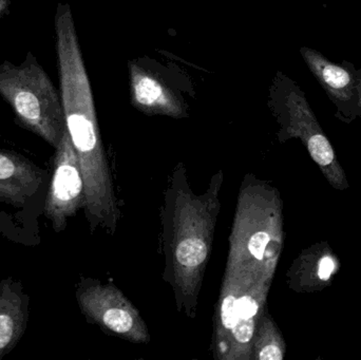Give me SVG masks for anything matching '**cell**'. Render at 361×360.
Instances as JSON below:
<instances>
[{
	"label": "cell",
	"instance_id": "7",
	"mask_svg": "<svg viewBox=\"0 0 361 360\" xmlns=\"http://www.w3.org/2000/svg\"><path fill=\"white\" fill-rule=\"evenodd\" d=\"M80 312L106 333L133 344H148L150 334L137 309L116 285L82 278L76 290Z\"/></svg>",
	"mask_w": 361,
	"mask_h": 360
},
{
	"label": "cell",
	"instance_id": "4",
	"mask_svg": "<svg viewBox=\"0 0 361 360\" xmlns=\"http://www.w3.org/2000/svg\"><path fill=\"white\" fill-rule=\"evenodd\" d=\"M273 275L250 266H226L214 315L212 352L218 360H252L255 332Z\"/></svg>",
	"mask_w": 361,
	"mask_h": 360
},
{
	"label": "cell",
	"instance_id": "11",
	"mask_svg": "<svg viewBox=\"0 0 361 360\" xmlns=\"http://www.w3.org/2000/svg\"><path fill=\"white\" fill-rule=\"evenodd\" d=\"M341 270L338 256L326 241L302 249L286 272V285L296 293H318L331 287Z\"/></svg>",
	"mask_w": 361,
	"mask_h": 360
},
{
	"label": "cell",
	"instance_id": "12",
	"mask_svg": "<svg viewBox=\"0 0 361 360\" xmlns=\"http://www.w3.org/2000/svg\"><path fill=\"white\" fill-rule=\"evenodd\" d=\"M42 175L39 169L16 154L0 150V201L21 207L36 194Z\"/></svg>",
	"mask_w": 361,
	"mask_h": 360
},
{
	"label": "cell",
	"instance_id": "15",
	"mask_svg": "<svg viewBox=\"0 0 361 360\" xmlns=\"http://www.w3.org/2000/svg\"><path fill=\"white\" fill-rule=\"evenodd\" d=\"M10 6V0H0V17L4 16V15L8 12Z\"/></svg>",
	"mask_w": 361,
	"mask_h": 360
},
{
	"label": "cell",
	"instance_id": "10",
	"mask_svg": "<svg viewBox=\"0 0 361 360\" xmlns=\"http://www.w3.org/2000/svg\"><path fill=\"white\" fill-rule=\"evenodd\" d=\"M129 86L131 105L142 113L178 120L188 116L184 99L162 74L144 61H129Z\"/></svg>",
	"mask_w": 361,
	"mask_h": 360
},
{
	"label": "cell",
	"instance_id": "2",
	"mask_svg": "<svg viewBox=\"0 0 361 360\" xmlns=\"http://www.w3.org/2000/svg\"><path fill=\"white\" fill-rule=\"evenodd\" d=\"M54 29L59 92L66 129L80 161L86 194L90 197L105 196L114 190V181L99 132L90 80L69 4L57 6Z\"/></svg>",
	"mask_w": 361,
	"mask_h": 360
},
{
	"label": "cell",
	"instance_id": "3",
	"mask_svg": "<svg viewBox=\"0 0 361 360\" xmlns=\"http://www.w3.org/2000/svg\"><path fill=\"white\" fill-rule=\"evenodd\" d=\"M226 266H250L275 276L284 244L279 190L252 173L240 185L228 239Z\"/></svg>",
	"mask_w": 361,
	"mask_h": 360
},
{
	"label": "cell",
	"instance_id": "5",
	"mask_svg": "<svg viewBox=\"0 0 361 360\" xmlns=\"http://www.w3.org/2000/svg\"><path fill=\"white\" fill-rule=\"evenodd\" d=\"M0 95L17 122L56 148L66 129L61 92L31 53L19 66L0 65Z\"/></svg>",
	"mask_w": 361,
	"mask_h": 360
},
{
	"label": "cell",
	"instance_id": "8",
	"mask_svg": "<svg viewBox=\"0 0 361 360\" xmlns=\"http://www.w3.org/2000/svg\"><path fill=\"white\" fill-rule=\"evenodd\" d=\"M85 181L78 154L67 130L55 148L53 173L44 203V215L56 232H63L68 219L84 209Z\"/></svg>",
	"mask_w": 361,
	"mask_h": 360
},
{
	"label": "cell",
	"instance_id": "6",
	"mask_svg": "<svg viewBox=\"0 0 361 360\" xmlns=\"http://www.w3.org/2000/svg\"><path fill=\"white\" fill-rule=\"evenodd\" d=\"M269 107L279 126L278 141L286 143L292 139H300L328 183L339 192L347 190L350 184L345 169L305 93L296 82L282 72H277L271 82Z\"/></svg>",
	"mask_w": 361,
	"mask_h": 360
},
{
	"label": "cell",
	"instance_id": "9",
	"mask_svg": "<svg viewBox=\"0 0 361 360\" xmlns=\"http://www.w3.org/2000/svg\"><path fill=\"white\" fill-rule=\"evenodd\" d=\"M300 54L335 107V118L345 124L361 118V69L349 61L333 63L322 53L303 46Z\"/></svg>",
	"mask_w": 361,
	"mask_h": 360
},
{
	"label": "cell",
	"instance_id": "1",
	"mask_svg": "<svg viewBox=\"0 0 361 360\" xmlns=\"http://www.w3.org/2000/svg\"><path fill=\"white\" fill-rule=\"evenodd\" d=\"M224 171L212 175L207 190L195 194L184 163L173 168L164 192L162 213L163 279L187 318L197 316L200 292L212 255Z\"/></svg>",
	"mask_w": 361,
	"mask_h": 360
},
{
	"label": "cell",
	"instance_id": "14",
	"mask_svg": "<svg viewBox=\"0 0 361 360\" xmlns=\"http://www.w3.org/2000/svg\"><path fill=\"white\" fill-rule=\"evenodd\" d=\"M286 344L277 323L267 311L263 313L255 332L252 360H283Z\"/></svg>",
	"mask_w": 361,
	"mask_h": 360
},
{
	"label": "cell",
	"instance_id": "13",
	"mask_svg": "<svg viewBox=\"0 0 361 360\" xmlns=\"http://www.w3.org/2000/svg\"><path fill=\"white\" fill-rule=\"evenodd\" d=\"M27 299L19 283H0V359L18 344L27 327Z\"/></svg>",
	"mask_w": 361,
	"mask_h": 360
}]
</instances>
